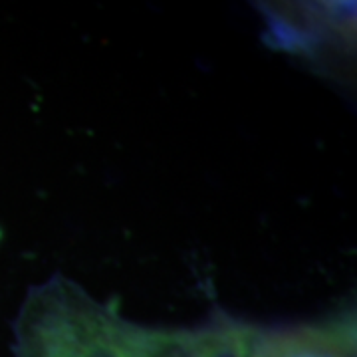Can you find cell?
<instances>
[{
	"label": "cell",
	"mask_w": 357,
	"mask_h": 357,
	"mask_svg": "<svg viewBox=\"0 0 357 357\" xmlns=\"http://www.w3.org/2000/svg\"><path fill=\"white\" fill-rule=\"evenodd\" d=\"M165 332L145 330L89 302L68 284L34 296L18 357H153Z\"/></svg>",
	"instance_id": "obj_1"
},
{
	"label": "cell",
	"mask_w": 357,
	"mask_h": 357,
	"mask_svg": "<svg viewBox=\"0 0 357 357\" xmlns=\"http://www.w3.org/2000/svg\"><path fill=\"white\" fill-rule=\"evenodd\" d=\"M248 357H356V328L344 319L288 332H255Z\"/></svg>",
	"instance_id": "obj_2"
},
{
	"label": "cell",
	"mask_w": 357,
	"mask_h": 357,
	"mask_svg": "<svg viewBox=\"0 0 357 357\" xmlns=\"http://www.w3.org/2000/svg\"><path fill=\"white\" fill-rule=\"evenodd\" d=\"M252 328L217 324L199 332L165 333L153 357H248Z\"/></svg>",
	"instance_id": "obj_3"
}]
</instances>
